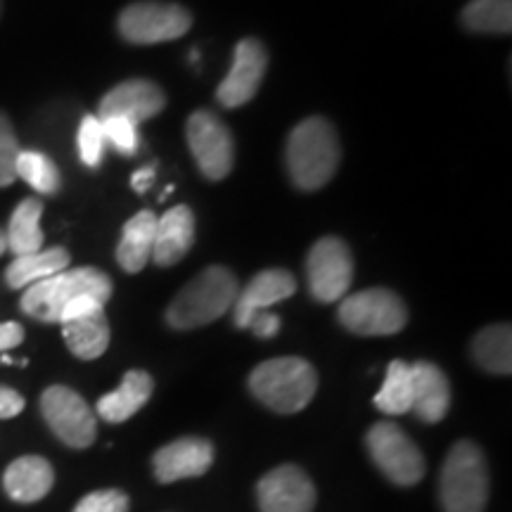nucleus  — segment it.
Listing matches in <instances>:
<instances>
[{
    "instance_id": "1",
    "label": "nucleus",
    "mask_w": 512,
    "mask_h": 512,
    "mask_svg": "<svg viewBox=\"0 0 512 512\" xmlns=\"http://www.w3.org/2000/svg\"><path fill=\"white\" fill-rule=\"evenodd\" d=\"M342 162L337 128L325 117L299 121L287 136L285 164L294 188L313 192L332 181Z\"/></svg>"
},
{
    "instance_id": "2",
    "label": "nucleus",
    "mask_w": 512,
    "mask_h": 512,
    "mask_svg": "<svg viewBox=\"0 0 512 512\" xmlns=\"http://www.w3.org/2000/svg\"><path fill=\"white\" fill-rule=\"evenodd\" d=\"M238 278L226 266H209L197 273L166 309V323L174 330H195L214 323L233 309Z\"/></svg>"
},
{
    "instance_id": "3",
    "label": "nucleus",
    "mask_w": 512,
    "mask_h": 512,
    "mask_svg": "<svg viewBox=\"0 0 512 512\" xmlns=\"http://www.w3.org/2000/svg\"><path fill=\"white\" fill-rule=\"evenodd\" d=\"M318 389V373L306 358L280 356L259 363L249 375V392L266 408L292 415L304 411Z\"/></svg>"
},
{
    "instance_id": "4",
    "label": "nucleus",
    "mask_w": 512,
    "mask_h": 512,
    "mask_svg": "<svg viewBox=\"0 0 512 512\" xmlns=\"http://www.w3.org/2000/svg\"><path fill=\"white\" fill-rule=\"evenodd\" d=\"M112 278L102 273L100 268L81 266L72 271H60L41 283L31 285L24 290L19 306L27 316L41 320V323H60L64 306L79 297H95L102 304L110 302L112 297Z\"/></svg>"
},
{
    "instance_id": "5",
    "label": "nucleus",
    "mask_w": 512,
    "mask_h": 512,
    "mask_svg": "<svg viewBox=\"0 0 512 512\" xmlns=\"http://www.w3.org/2000/svg\"><path fill=\"white\" fill-rule=\"evenodd\" d=\"M439 503L444 512H484L489 503V467L475 441H458L441 465Z\"/></svg>"
},
{
    "instance_id": "6",
    "label": "nucleus",
    "mask_w": 512,
    "mask_h": 512,
    "mask_svg": "<svg viewBox=\"0 0 512 512\" xmlns=\"http://www.w3.org/2000/svg\"><path fill=\"white\" fill-rule=\"evenodd\" d=\"M339 323L361 337H387L406 328L408 309L387 287H370L344 297L337 309Z\"/></svg>"
},
{
    "instance_id": "7",
    "label": "nucleus",
    "mask_w": 512,
    "mask_h": 512,
    "mask_svg": "<svg viewBox=\"0 0 512 512\" xmlns=\"http://www.w3.org/2000/svg\"><path fill=\"white\" fill-rule=\"evenodd\" d=\"M192 27V15L183 5L162 0H140L121 10L117 29L124 41L133 46H155L176 41Z\"/></svg>"
},
{
    "instance_id": "8",
    "label": "nucleus",
    "mask_w": 512,
    "mask_h": 512,
    "mask_svg": "<svg viewBox=\"0 0 512 512\" xmlns=\"http://www.w3.org/2000/svg\"><path fill=\"white\" fill-rule=\"evenodd\" d=\"M306 280L311 297L320 304H332L347 297L354 283V254L347 242L325 235L306 254Z\"/></svg>"
},
{
    "instance_id": "9",
    "label": "nucleus",
    "mask_w": 512,
    "mask_h": 512,
    "mask_svg": "<svg viewBox=\"0 0 512 512\" xmlns=\"http://www.w3.org/2000/svg\"><path fill=\"white\" fill-rule=\"evenodd\" d=\"M373 463L399 486H413L425 477V458L418 444L394 422H377L366 434Z\"/></svg>"
},
{
    "instance_id": "10",
    "label": "nucleus",
    "mask_w": 512,
    "mask_h": 512,
    "mask_svg": "<svg viewBox=\"0 0 512 512\" xmlns=\"http://www.w3.org/2000/svg\"><path fill=\"white\" fill-rule=\"evenodd\" d=\"M188 147L207 181H223L235 164V140L230 128L209 110L190 114L185 124Z\"/></svg>"
},
{
    "instance_id": "11",
    "label": "nucleus",
    "mask_w": 512,
    "mask_h": 512,
    "mask_svg": "<svg viewBox=\"0 0 512 512\" xmlns=\"http://www.w3.org/2000/svg\"><path fill=\"white\" fill-rule=\"evenodd\" d=\"M41 413L55 437L69 448H88L98 437V420L91 406L64 384H53L41 394Z\"/></svg>"
},
{
    "instance_id": "12",
    "label": "nucleus",
    "mask_w": 512,
    "mask_h": 512,
    "mask_svg": "<svg viewBox=\"0 0 512 512\" xmlns=\"http://www.w3.org/2000/svg\"><path fill=\"white\" fill-rule=\"evenodd\" d=\"M268 69L266 46L256 38H242L233 50V64L226 79L216 88V100L228 110L247 105L259 93Z\"/></svg>"
},
{
    "instance_id": "13",
    "label": "nucleus",
    "mask_w": 512,
    "mask_h": 512,
    "mask_svg": "<svg viewBox=\"0 0 512 512\" xmlns=\"http://www.w3.org/2000/svg\"><path fill=\"white\" fill-rule=\"evenodd\" d=\"M261 512H313L316 486L297 465H280L266 472L256 486Z\"/></svg>"
},
{
    "instance_id": "14",
    "label": "nucleus",
    "mask_w": 512,
    "mask_h": 512,
    "mask_svg": "<svg viewBox=\"0 0 512 512\" xmlns=\"http://www.w3.org/2000/svg\"><path fill=\"white\" fill-rule=\"evenodd\" d=\"M164 107L166 95L155 81L128 79L117 83L110 93H105L98 107V119L121 117L138 126L164 112Z\"/></svg>"
},
{
    "instance_id": "15",
    "label": "nucleus",
    "mask_w": 512,
    "mask_h": 512,
    "mask_svg": "<svg viewBox=\"0 0 512 512\" xmlns=\"http://www.w3.org/2000/svg\"><path fill=\"white\" fill-rule=\"evenodd\" d=\"M214 463V446L202 437H183L159 448L152 458L157 482L174 484L181 479L202 477Z\"/></svg>"
},
{
    "instance_id": "16",
    "label": "nucleus",
    "mask_w": 512,
    "mask_h": 512,
    "mask_svg": "<svg viewBox=\"0 0 512 512\" xmlns=\"http://www.w3.org/2000/svg\"><path fill=\"white\" fill-rule=\"evenodd\" d=\"M297 292V280L285 268H268V271L256 273L247 287L238 292L233 304V323L235 328L247 330L249 320L259 311H268L271 306L285 302Z\"/></svg>"
},
{
    "instance_id": "17",
    "label": "nucleus",
    "mask_w": 512,
    "mask_h": 512,
    "mask_svg": "<svg viewBox=\"0 0 512 512\" xmlns=\"http://www.w3.org/2000/svg\"><path fill=\"white\" fill-rule=\"evenodd\" d=\"M192 245H195V214L190 207L178 204L157 216L155 247H152V261L157 266H176Z\"/></svg>"
},
{
    "instance_id": "18",
    "label": "nucleus",
    "mask_w": 512,
    "mask_h": 512,
    "mask_svg": "<svg viewBox=\"0 0 512 512\" xmlns=\"http://www.w3.org/2000/svg\"><path fill=\"white\" fill-rule=\"evenodd\" d=\"M413 375V406L411 411L418 415L422 422L434 425L446 418L451 408V384L439 366L430 361L411 363Z\"/></svg>"
},
{
    "instance_id": "19",
    "label": "nucleus",
    "mask_w": 512,
    "mask_h": 512,
    "mask_svg": "<svg viewBox=\"0 0 512 512\" xmlns=\"http://www.w3.org/2000/svg\"><path fill=\"white\" fill-rule=\"evenodd\" d=\"M55 484L53 465L41 456H22L12 460L3 475L5 494L17 503H36L50 494Z\"/></svg>"
},
{
    "instance_id": "20",
    "label": "nucleus",
    "mask_w": 512,
    "mask_h": 512,
    "mask_svg": "<svg viewBox=\"0 0 512 512\" xmlns=\"http://www.w3.org/2000/svg\"><path fill=\"white\" fill-rule=\"evenodd\" d=\"M152 392H155V380L145 370H128L114 392L100 396L95 411L105 422L119 425V422L131 420L150 401Z\"/></svg>"
},
{
    "instance_id": "21",
    "label": "nucleus",
    "mask_w": 512,
    "mask_h": 512,
    "mask_svg": "<svg viewBox=\"0 0 512 512\" xmlns=\"http://www.w3.org/2000/svg\"><path fill=\"white\" fill-rule=\"evenodd\" d=\"M157 214L152 211H138L131 221H126L124 233L117 245V261L126 273H140L152 261V247H155Z\"/></svg>"
},
{
    "instance_id": "22",
    "label": "nucleus",
    "mask_w": 512,
    "mask_h": 512,
    "mask_svg": "<svg viewBox=\"0 0 512 512\" xmlns=\"http://www.w3.org/2000/svg\"><path fill=\"white\" fill-rule=\"evenodd\" d=\"M72 256L64 247H48L41 252L15 256V261L5 268V283L10 290H27V287L41 283L50 275L67 271Z\"/></svg>"
},
{
    "instance_id": "23",
    "label": "nucleus",
    "mask_w": 512,
    "mask_h": 512,
    "mask_svg": "<svg viewBox=\"0 0 512 512\" xmlns=\"http://www.w3.org/2000/svg\"><path fill=\"white\" fill-rule=\"evenodd\" d=\"M62 337L69 351L81 361H95L110 347V323L105 311L62 323Z\"/></svg>"
},
{
    "instance_id": "24",
    "label": "nucleus",
    "mask_w": 512,
    "mask_h": 512,
    "mask_svg": "<svg viewBox=\"0 0 512 512\" xmlns=\"http://www.w3.org/2000/svg\"><path fill=\"white\" fill-rule=\"evenodd\" d=\"M472 358L486 373H512V328L510 323H496L479 330L472 339Z\"/></svg>"
},
{
    "instance_id": "25",
    "label": "nucleus",
    "mask_w": 512,
    "mask_h": 512,
    "mask_svg": "<svg viewBox=\"0 0 512 512\" xmlns=\"http://www.w3.org/2000/svg\"><path fill=\"white\" fill-rule=\"evenodd\" d=\"M41 216H43V202L36 200V197H29V200H22L17 204V209L12 211L10 223H8V249L15 256L34 254L43 249V235L41 230Z\"/></svg>"
},
{
    "instance_id": "26",
    "label": "nucleus",
    "mask_w": 512,
    "mask_h": 512,
    "mask_svg": "<svg viewBox=\"0 0 512 512\" xmlns=\"http://www.w3.org/2000/svg\"><path fill=\"white\" fill-rule=\"evenodd\" d=\"M460 24L472 34L508 36L512 31V0H470L460 10Z\"/></svg>"
},
{
    "instance_id": "27",
    "label": "nucleus",
    "mask_w": 512,
    "mask_h": 512,
    "mask_svg": "<svg viewBox=\"0 0 512 512\" xmlns=\"http://www.w3.org/2000/svg\"><path fill=\"white\" fill-rule=\"evenodd\" d=\"M375 406L387 415H403L413 406L411 363L392 361L384 373L382 389L375 394Z\"/></svg>"
},
{
    "instance_id": "28",
    "label": "nucleus",
    "mask_w": 512,
    "mask_h": 512,
    "mask_svg": "<svg viewBox=\"0 0 512 512\" xmlns=\"http://www.w3.org/2000/svg\"><path fill=\"white\" fill-rule=\"evenodd\" d=\"M15 174L17 178H22L24 183H29L36 192H41V195H55L62 185L60 171H57L53 159L36 150L19 152Z\"/></svg>"
},
{
    "instance_id": "29",
    "label": "nucleus",
    "mask_w": 512,
    "mask_h": 512,
    "mask_svg": "<svg viewBox=\"0 0 512 512\" xmlns=\"http://www.w3.org/2000/svg\"><path fill=\"white\" fill-rule=\"evenodd\" d=\"M76 143H79V155L83 164L91 166V169L100 164L107 140H105V131H102L100 119L95 117V114H86V117H83Z\"/></svg>"
},
{
    "instance_id": "30",
    "label": "nucleus",
    "mask_w": 512,
    "mask_h": 512,
    "mask_svg": "<svg viewBox=\"0 0 512 512\" xmlns=\"http://www.w3.org/2000/svg\"><path fill=\"white\" fill-rule=\"evenodd\" d=\"M19 152H22V147H19L15 128H12L10 119L0 112V188H8L17 181L15 164Z\"/></svg>"
},
{
    "instance_id": "31",
    "label": "nucleus",
    "mask_w": 512,
    "mask_h": 512,
    "mask_svg": "<svg viewBox=\"0 0 512 512\" xmlns=\"http://www.w3.org/2000/svg\"><path fill=\"white\" fill-rule=\"evenodd\" d=\"M102 131H105V140L117 147V152L126 157H133L138 152V126L133 121L121 117H107L100 119Z\"/></svg>"
},
{
    "instance_id": "32",
    "label": "nucleus",
    "mask_w": 512,
    "mask_h": 512,
    "mask_svg": "<svg viewBox=\"0 0 512 512\" xmlns=\"http://www.w3.org/2000/svg\"><path fill=\"white\" fill-rule=\"evenodd\" d=\"M128 496L117 489H100L83 496L74 512H128Z\"/></svg>"
},
{
    "instance_id": "33",
    "label": "nucleus",
    "mask_w": 512,
    "mask_h": 512,
    "mask_svg": "<svg viewBox=\"0 0 512 512\" xmlns=\"http://www.w3.org/2000/svg\"><path fill=\"white\" fill-rule=\"evenodd\" d=\"M95 311H105V304L100 302V299L95 297H79L74 299V302H69L64 306L62 316H60V325L67 323V320H74V318H83V316H91Z\"/></svg>"
},
{
    "instance_id": "34",
    "label": "nucleus",
    "mask_w": 512,
    "mask_h": 512,
    "mask_svg": "<svg viewBox=\"0 0 512 512\" xmlns=\"http://www.w3.org/2000/svg\"><path fill=\"white\" fill-rule=\"evenodd\" d=\"M247 330H252L254 335L261 339H271L280 332V316L268 311H259L256 316H252V320H249Z\"/></svg>"
},
{
    "instance_id": "35",
    "label": "nucleus",
    "mask_w": 512,
    "mask_h": 512,
    "mask_svg": "<svg viewBox=\"0 0 512 512\" xmlns=\"http://www.w3.org/2000/svg\"><path fill=\"white\" fill-rule=\"evenodd\" d=\"M24 411V396L17 389L0 384V420L17 418Z\"/></svg>"
},
{
    "instance_id": "36",
    "label": "nucleus",
    "mask_w": 512,
    "mask_h": 512,
    "mask_svg": "<svg viewBox=\"0 0 512 512\" xmlns=\"http://www.w3.org/2000/svg\"><path fill=\"white\" fill-rule=\"evenodd\" d=\"M24 342V328L15 320L0 323V351H10Z\"/></svg>"
},
{
    "instance_id": "37",
    "label": "nucleus",
    "mask_w": 512,
    "mask_h": 512,
    "mask_svg": "<svg viewBox=\"0 0 512 512\" xmlns=\"http://www.w3.org/2000/svg\"><path fill=\"white\" fill-rule=\"evenodd\" d=\"M155 174H157V166L150 164V166H143V169H138L136 174L131 176V188L138 192V195H143L152 188V183H155Z\"/></svg>"
},
{
    "instance_id": "38",
    "label": "nucleus",
    "mask_w": 512,
    "mask_h": 512,
    "mask_svg": "<svg viewBox=\"0 0 512 512\" xmlns=\"http://www.w3.org/2000/svg\"><path fill=\"white\" fill-rule=\"evenodd\" d=\"M8 252V238H5V230L0 228V256Z\"/></svg>"
},
{
    "instance_id": "39",
    "label": "nucleus",
    "mask_w": 512,
    "mask_h": 512,
    "mask_svg": "<svg viewBox=\"0 0 512 512\" xmlns=\"http://www.w3.org/2000/svg\"><path fill=\"white\" fill-rule=\"evenodd\" d=\"M0 12H3V0H0Z\"/></svg>"
}]
</instances>
